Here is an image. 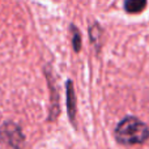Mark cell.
Returning a JSON list of instances; mask_svg holds the SVG:
<instances>
[{
    "label": "cell",
    "instance_id": "obj_1",
    "mask_svg": "<svg viewBox=\"0 0 149 149\" xmlns=\"http://www.w3.org/2000/svg\"><path fill=\"white\" fill-rule=\"evenodd\" d=\"M115 139L122 145L143 144L149 139V128L140 119L127 116L116 126Z\"/></svg>",
    "mask_w": 149,
    "mask_h": 149
},
{
    "label": "cell",
    "instance_id": "obj_2",
    "mask_svg": "<svg viewBox=\"0 0 149 149\" xmlns=\"http://www.w3.org/2000/svg\"><path fill=\"white\" fill-rule=\"evenodd\" d=\"M0 143L13 149H24L25 136L21 128L13 122H5L0 127Z\"/></svg>",
    "mask_w": 149,
    "mask_h": 149
},
{
    "label": "cell",
    "instance_id": "obj_3",
    "mask_svg": "<svg viewBox=\"0 0 149 149\" xmlns=\"http://www.w3.org/2000/svg\"><path fill=\"white\" fill-rule=\"evenodd\" d=\"M67 111L70 119L73 122L76 116V95H74V90L71 81L67 82Z\"/></svg>",
    "mask_w": 149,
    "mask_h": 149
},
{
    "label": "cell",
    "instance_id": "obj_4",
    "mask_svg": "<svg viewBox=\"0 0 149 149\" xmlns=\"http://www.w3.org/2000/svg\"><path fill=\"white\" fill-rule=\"evenodd\" d=\"M147 7V0H126L124 9L128 13H139Z\"/></svg>",
    "mask_w": 149,
    "mask_h": 149
},
{
    "label": "cell",
    "instance_id": "obj_5",
    "mask_svg": "<svg viewBox=\"0 0 149 149\" xmlns=\"http://www.w3.org/2000/svg\"><path fill=\"white\" fill-rule=\"evenodd\" d=\"M73 36H72V41H73V49L74 51H79L81 47V38H80V33L76 28H73Z\"/></svg>",
    "mask_w": 149,
    "mask_h": 149
}]
</instances>
